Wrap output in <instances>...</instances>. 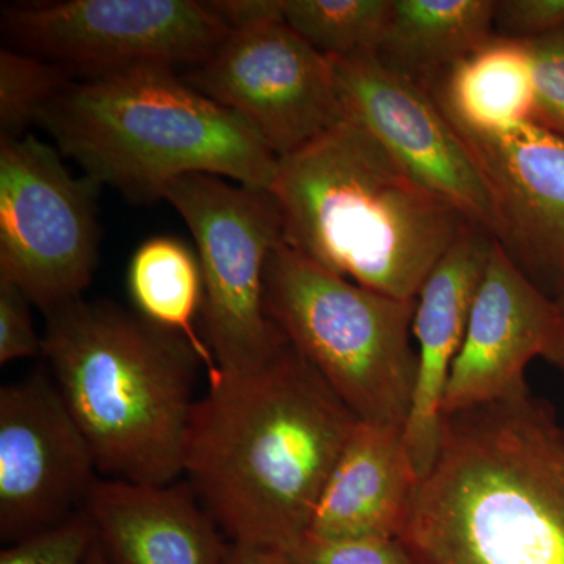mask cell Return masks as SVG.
Instances as JSON below:
<instances>
[{
  "mask_svg": "<svg viewBox=\"0 0 564 564\" xmlns=\"http://www.w3.org/2000/svg\"><path fill=\"white\" fill-rule=\"evenodd\" d=\"M447 117L473 133L533 121L534 76L527 41L496 35L448 70L432 90Z\"/></svg>",
  "mask_w": 564,
  "mask_h": 564,
  "instance_id": "cell-19",
  "label": "cell"
},
{
  "mask_svg": "<svg viewBox=\"0 0 564 564\" xmlns=\"http://www.w3.org/2000/svg\"><path fill=\"white\" fill-rule=\"evenodd\" d=\"M356 422L285 340L254 369L209 378L193 413L184 475L231 543L291 555Z\"/></svg>",
  "mask_w": 564,
  "mask_h": 564,
  "instance_id": "cell-1",
  "label": "cell"
},
{
  "mask_svg": "<svg viewBox=\"0 0 564 564\" xmlns=\"http://www.w3.org/2000/svg\"><path fill=\"white\" fill-rule=\"evenodd\" d=\"M392 0H284L292 31L328 58L377 54Z\"/></svg>",
  "mask_w": 564,
  "mask_h": 564,
  "instance_id": "cell-21",
  "label": "cell"
},
{
  "mask_svg": "<svg viewBox=\"0 0 564 564\" xmlns=\"http://www.w3.org/2000/svg\"><path fill=\"white\" fill-rule=\"evenodd\" d=\"M101 185L32 133L0 140V280L44 315L82 299L98 263Z\"/></svg>",
  "mask_w": 564,
  "mask_h": 564,
  "instance_id": "cell-8",
  "label": "cell"
},
{
  "mask_svg": "<svg viewBox=\"0 0 564 564\" xmlns=\"http://www.w3.org/2000/svg\"><path fill=\"white\" fill-rule=\"evenodd\" d=\"M85 514L111 564H223L228 543L188 481L101 478Z\"/></svg>",
  "mask_w": 564,
  "mask_h": 564,
  "instance_id": "cell-16",
  "label": "cell"
},
{
  "mask_svg": "<svg viewBox=\"0 0 564 564\" xmlns=\"http://www.w3.org/2000/svg\"><path fill=\"white\" fill-rule=\"evenodd\" d=\"M494 242L496 239L484 229L467 225L419 292L413 323L417 375L403 430L419 480L430 473L440 451L445 388L466 336Z\"/></svg>",
  "mask_w": 564,
  "mask_h": 564,
  "instance_id": "cell-15",
  "label": "cell"
},
{
  "mask_svg": "<svg viewBox=\"0 0 564 564\" xmlns=\"http://www.w3.org/2000/svg\"><path fill=\"white\" fill-rule=\"evenodd\" d=\"M291 558L295 564H414L399 538L325 540L306 534Z\"/></svg>",
  "mask_w": 564,
  "mask_h": 564,
  "instance_id": "cell-25",
  "label": "cell"
},
{
  "mask_svg": "<svg viewBox=\"0 0 564 564\" xmlns=\"http://www.w3.org/2000/svg\"><path fill=\"white\" fill-rule=\"evenodd\" d=\"M494 24L505 39H543L564 29V0H499Z\"/></svg>",
  "mask_w": 564,
  "mask_h": 564,
  "instance_id": "cell-27",
  "label": "cell"
},
{
  "mask_svg": "<svg viewBox=\"0 0 564 564\" xmlns=\"http://www.w3.org/2000/svg\"><path fill=\"white\" fill-rule=\"evenodd\" d=\"M128 289L137 314L191 340L207 367L218 372L214 356L198 336L195 321L203 314L204 281L198 254L176 237L158 236L133 252Z\"/></svg>",
  "mask_w": 564,
  "mask_h": 564,
  "instance_id": "cell-20",
  "label": "cell"
},
{
  "mask_svg": "<svg viewBox=\"0 0 564 564\" xmlns=\"http://www.w3.org/2000/svg\"><path fill=\"white\" fill-rule=\"evenodd\" d=\"M43 356L101 478L180 481L203 362L191 340L115 303L79 299L46 315Z\"/></svg>",
  "mask_w": 564,
  "mask_h": 564,
  "instance_id": "cell-4",
  "label": "cell"
},
{
  "mask_svg": "<svg viewBox=\"0 0 564 564\" xmlns=\"http://www.w3.org/2000/svg\"><path fill=\"white\" fill-rule=\"evenodd\" d=\"M36 124L85 176L135 203L162 199L170 182L193 173L270 192L280 161L247 121L169 65L73 80Z\"/></svg>",
  "mask_w": 564,
  "mask_h": 564,
  "instance_id": "cell-5",
  "label": "cell"
},
{
  "mask_svg": "<svg viewBox=\"0 0 564 564\" xmlns=\"http://www.w3.org/2000/svg\"><path fill=\"white\" fill-rule=\"evenodd\" d=\"M101 480L87 437L46 369L0 388V541L84 514Z\"/></svg>",
  "mask_w": 564,
  "mask_h": 564,
  "instance_id": "cell-11",
  "label": "cell"
},
{
  "mask_svg": "<svg viewBox=\"0 0 564 564\" xmlns=\"http://www.w3.org/2000/svg\"><path fill=\"white\" fill-rule=\"evenodd\" d=\"M496 0H392L378 58L432 91L496 36Z\"/></svg>",
  "mask_w": 564,
  "mask_h": 564,
  "instance_id": "cell-18",
  "label": "cell"
},
{
  "mask_svg": "<svg viewBox=\"0 0 564 564\" xmlns=\"http://www.w3.org/2000/svg\"><path fill=\"white\" fill-rule=\"evenodd\" d=\"M184 80L239 115L278 159L344 118L332 61L282 18L229 33Z\"/></svg>",
  "mask_w": 564,
  "mask_h": 564,
  "instance_id": "cell-10",
  "label": "cell"
},
{
  "mask_svg": "<svg viewBox=\"0 0 564 564\" xmlns=\"http://www.w3.org/2000/svg\"><path fill=\"white\" fill-rule=\"evenodd\" d=\"M85 564H111L110 560L107 558L106 552H104L101 544H99L98 538H96L90 554H88L87 563Z\"/></svg>",
  "mask_w": 564,
  "mask_h": 564,
  "instance_id": "cell-30",
  "label": "cell"
},
{
  "mask_svg": "<svg viewBox=\"0 0 564 564\" xmlns=\"http://www.w3.org/2000/svg\"><path fill=\"white\" fill-rule=\"evenodd\" d=\"M2 31L17 51L85 77L139 65L202 63L228 39L207 2L68 0L3 7Z\"/></svg>",
  "mask_w": 564,
  "mask_h": 564,
  "instance_id": "cell-9",
  "label": "cell"
},
{
  "mask_svg": "<svg viewBox=\"0 0 564 564\" xmlns=\"http://www.w3.org/2000/svg\"><path fill=\"white\" fill-rule=\"evenodd\" d=\"M270 193L288 247L399 300L417 299L470 225L347 117L281 158Z\"/></svg>",
  "mask_w": 564,
  "mask_h": 564,
  "instance_id": "cell-3",
  "label": "cell"
},
{
  "mask_svg": "<svg viewBox=\"0 0 564 564\" xmlns=\"http://www.w3.org/2000/svg\"><path fill=\"white\" fill-rule=\"evenodd\" d=\"M554 366L558 367V369H562L564 372V340L562 348H560L558 355H556Z\"/></svg>",
  "mask_w": 564,
  "mask_h": 564,
  "instance_id": "cell-31",
  "label": "cell"
},
{
  "mask_svg": "<svg viewBox=\"0 0 564 564\" xmlns=\"http://www.w3.org/2000/svg\"><path fill=\"white\" fill-rule=\"evenodd\" d=\"M527 44L533 62V121L564 140V29Z\"/></svg>",
  "mask_w": 564,
  "mask_h": 564,
  "instance_id": "cell-24",
  "label": "cell"
},
{
  "mask_svg": "<svg viewBox=\"0 0 564 564\" xmlns=\"http://www.w3.org/2000/svg\"><path fill=\"white\" fill-rule=\"evenodd\" d=\"M162 199L180 212L195 240L204 336L218 370L239 373L261 366L288 340L263 302L267 262L284 242L272 193L193 173L170 182Z\"/></svg>",
  "mask_w": 564,
  "mask_h": 564,
  "instance_id": "cell-7",
  "label": "cell"
},
{
  "mask_svg": "<svg viewBox=\"0 0 564 564\" xmlns=\"http://www.w3.org/2000/svg\"><path fill=\"white\" fill-rule=\"evenodd\" d=\"M421 484L403 429L356 422L318 500L311 536L400 538Z\"/></svg>",
  "mask_w": 564,
  "mask_h": 564,
  "instance_id": "cell-17",
  "label": "cell"
},
{
  "mask_svg": "<svg viewBox=\"0 0 564 564\" xmlns=\"http://www.w3.org/2000/svg\"><path fill=\"white\" fill-rule=\"evenodd\" d=\"M496 209V240L552 299L564 292V140L538 122L473 133L455 126Z\"/></svg>",
  "mask_w": 564,
  "mask_h": 564,
  "instance_id": "cell-14",
  "label": "cell"
},
{
  "mask_svg": "<svg viewBox=\"0 0 564 564\" xmlns=\"http://www.w3.org/2000/svg\"><path fill=\"white\" fill-rule=\"evenodd\" d=\"M223 564H295L291 555L262 545L231 543L226 547Z\"/></svg>",
  "mask_w": 564,
  "mask_h": 564,
  "instance_id": "cell-29",
  "label": "cell"
},
{
  "mask_svg": "<svg viewBox=\"0 0 564 564\" xmlns=\"http://www.w3.org/2000/svg\"><path fill=\"white\" fill-rule=\"evenodd\" d=\"M282 2L284 0H217L207 2V6L225 22L226 28L234 32L261 22L280 20Z\"/></svg>",
  "mask_w": 564,
  "mask_h": 564,
  "instance_id": "cell-28",
  "label": "cell"
},
{
  "mask_svg": "<svg viewBox=\"0 0 564 564\" xmlns=\"http://www.w3.org/2000/svg\"><path fill=\"white\" fill-rule=\"evenodd\" d=\"M73 82L68 70L17 50L0 52V140L28 135L41 111Z\"/></svg>",
  "mask_w": 564,
  "mask_h": 564,
  "instance_id": "cell-22",
  "label": "cell"
},
{
  "mask_svg": "<svg viewBox=\"0 0 564 564\" xmlns=\"http://www.w3.org/2000/svg\"><path fill=\"white\" fill-rule=\"evenodd\" d=\"M329 61L344 117L361 124L415 180L496 239L491 193L436 96L377 54Z\"/></svg>",
  "mask_w": 564,
  "mask_h": 564,
  "instance_id": "cell-12",
  "label": "cell"
},
{
  "mask_svg": "<svg viewBox=\"0 0 564 564\" xmlns=\"http://www.w3.org/2000/svg\"><path fill=\"white\" fill-rule=\"evenodd\" d=\"M263 302L358 421L404 430L417 375V299L370 291L281 242L267 262Z\"/></svg>",
  "mask_w": 564,
  "mask_h": 564,
  "instance_id": "cell-6",
  "label": "cell"
},
{
  "mask_svg": "<svg viewBox=\"0 0 564 564\" xmlns=\"http://www.w3.org/2000/svg\"><path fill=\"white\" fill-rule=\"evenodd\" d=\"M31 300L9 281L0 280V364L43 356V337L33 326Z\"/></svg>",
  "mask_w": 564,
  "mask_h": 564,
  "instance_id": "cell-26",
  "label": "cell"
},
{
  "mask_svg": "<svg viewBox=\"0 0 564 564\" xmlns=\"http://www.w3.org/2000/svg\"><path fill=\"white\" fill-rule=\"evenodd\" d=\"M556 304H558L560 310H562V313L564 315V292L560 293L558 296H556Z\"/></svg>",
  "mask_w": 564,
  "mask_h": 564,
  "instance_id": "cell-32",
  "label": "cell"
},
{
  "mask_svg": "<svg viewBox=\"0 0 564 564\" xmlns=\"http://www.w3.org/2000/svg\"><path fill=\"white\" fill-rule=\"evenodd\" d=\"M563 340L556 300L496 240L445 388L444 417L525 391L529 364L536 358L554 364Z\"/></svg>",
  "mask_w": 564,
  "mask_h": 564,
  "instance_id": "cell-13",
  "label": "cell"
},
{
  "mask_svg": "<svg viewBox=\"0 0 564 564\" xmlns=\"http://www.w3.org/2000/svg\"><path fill=\"white\" fill-rule=\"evenodd\" d=\"M414 564H564V426L530 389L445 415L399 538Z\"/></svg>",
  "mask_w": 564,
  "mask_h": 564,
  "instance_id": "cell-2",
  "label": "cell"
},
{
  "mask_svg": "<svg viewBox=\"0 0 564 564\" xmlns=\"http://www.w3.org/2000/svg\"><path fill=\"white\" fill-rule=\"evenodd\" d=\"M96 541L95 527L79 514L0 552V564H85Z\"/></svg>",
  "mask_w": 564,
  "mask_h": 564,
  "instance_id": "cell-23",
  "label": "cell"
}]
</instances>
